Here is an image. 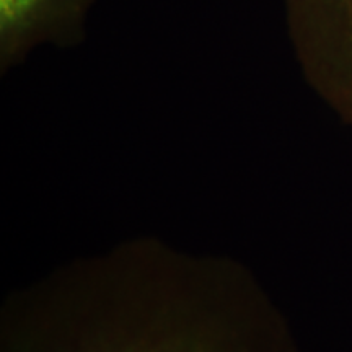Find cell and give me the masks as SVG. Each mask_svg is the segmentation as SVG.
Returning <instances> with one entry per match:
<instances>
[{"label":"cell","instance_id":"6da1fadb","mask_svg":"<svg viewBox=\"0 0 352 352\" xmlns=\"http://www.w3.org/2000/svg\"><path fill=\"white\" fill-rule=\"evenodd\" d=\"M0 352H298L284 316L228 259L151 240L76 263L3 308Z\"/></svg>","mask_w":352,"mask_h":352},{"label":"cell","instance_id":"7a4b0ae2","mask_svg":"<svg viewBox=\"0 0 352 352\" xmlns=\"http://www.w3.org/2000/svg\"><path fill=\"white\" fill-rule=\"evenodd\" d=\"M283 7L303 78L352 129V0H283Z\"/></svg>","mask_w":352,"mask_h":352},{"label":"cell","instance_id":"3957f363","mask_svg":"<svg viewBox=\"0 0 352 352\" xmlns=\"http://www.w3.org/2000/svg\"><path fill=\"white\" fill-rule=\"evenodd\" d=\"M98 0H0V72L23 64L38 47L70 50L87 39Z\"/></svg>","mask_w":352,"mask_h":352}]
</instances>
